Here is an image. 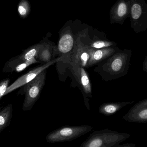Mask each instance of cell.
Listing matches in <instances>:
<instances>
[{
	"instance_id": "1",
	"label": "cell",
	"mask_w": 147,
	"mask_h": 147,
	"mask_svg": "<svg viewBox=\"0 0 147 147\" xmlns=\"http://www.w3.org/2000/svg\"><path fill=\"white\" fill-rule=\"evenodd\" d=\"M132 54L130 49H121L98 64L93 70L105 82L123 77L128 72Z\"/></svg>"
},
{
	"instance_id": "2",
	"label": "cell",
	"mask_w": 147,
	"mask_h": 147,
	"mask_svg": "<svg viewBox=\"0 0 147 147\" xmlns=\"http://www.w3.org/2000/svg\"><path fill=\"white\" fill-rule=\"evenodd\" d=\"M131 136L130 134L121 133L109 129L96 130L90 134L80 147H117Z\"/></svg>"
},
{
	"instance_id": "3",
	"label": "cell",
	"mask_w": 147,
	"mask_h": 147,
	"mask_svg": "<svg viewBox=\"0 0 147 147\" xmlns=\"http://www.w3.org/2000/svg\"><path fill=\"white\" fill-rule=\"evenodd\" d=\"M93 127L88 125L64 126L49 133L46 137L49 143L71 142L91 132Z\"/></svg>"
},
{
	"instance_id": "4",
	"label": "cell",
	"mask_w": 147,
	"mask_h": 147,
	"mask_svg": "<svg viewBox=\"0 0 147 147\" xmlns=\"http://www.w3.org/2000/svg\"><path fill=\"white\" fill-rule=\"evenodd\" d=\"M47 69L41 72L34 79L24 85L23 92L25 99L22 104L24 111H29L40 97L46 79Z\"/></svg>"
},
{
	"instance_id": "5",
	"label": "cell",
	"mask_w": 147,
	"mask_h": 147,
	"mask_svg": "<svg viewBox=\"0 0 147 147\" xmlns=\"http://www.w3.org/2000/svg\"><path fill=\"white\" fill-rule=\"evenodd\" d=\"M70 70L74 82L77 84L84 97V103L90 110V98H92V89L90 80L85 68L73 64H70Z\"/></svg>"
},
{
	"instance_id": "6",
	"label": "cell",
	"mask_w": 147,
	"mask_h": 147,
	"mask_svg": "<svg viewBox=\"0 0 147 147\" xmlns=\"http://www.w3.org/2000/svg\"><path fill=\"white\" fill-rule=\"evenodd\" d=\"M130 4V26L136 33L147 30V3L145 0H129Z\"/></svg>"
},
{
	"instance_id": "7",
	"label": "cell",
	"mask_w": 147,
	"mask_h": 147,
	"mask_svg": "<svg viewBox=\"0 0 147 147\" xmlns=\"http://www.w3.org/2000/svg\"><path fill=\"white\" fill-rule=\"evenodd\" d=\"M62 58H63L62 57H57L55 59L53 60L48 63L43 64L40 66L35 67L34 69L29 71L27 73L22 75V76L17 79L11 85L7 87V91L4 94V96H6L7 94L10 93L13 91L15 90L20 87L24 86V85L34 79L41 72L45 69H48L49 67L51 66L54 64H56L58 61L62 60Z\"/></svg>"
},
{
	"instance_id": "8",
	"label": "cell",
	"mask_w": 147,
	"mask_h": 147,
	"mask_svg": "<svg viewBox=\"0 0 147 147\" xmlns=\"http://www.w3.org/2000/svg\"><path fill=\"white\" fill-rule=\"evenodd\" d=\"M90 58L89 47L81 40L80 36H79L75 41V45L71 55L70 64L82 66L85 69L88 68Z\"/></svg>"
},
{
	"instance_id": "9",
	"label": "cell",
	"mask_w": 147,
	"mask_h": 147,
	"mask_svg": "<svg viewBox=\"0 0 147 147\" xmlns=\"http://www.w3.org/2000/svg\"><path fill=\"white\" fill-rule=\"evenodd\" d=\"M75 41L71 32H65L61 35L57 47L58 57L63 58L59 62L69 64L70 57L73 51Z\"/></svg>"
},
{
	"instance_id": "10",
	"label": "cell",
	"mask_w": 147,
	"mask_h": 147,
	"mask_svg": "<svg viewBox=\"0 0 147 147\" xmlns=\"http://www.w3.org/2000/svg\"><path fill=\"white\" fill-rule=\"evenodd\" d=\"M126 121L136 123H147V98L138 102L123 116Z\"/></svg>"
},
{
	"instance_id": "11",
	"label": "cell",
	"mask_w": 147,
	"mask_h": 147,
	"mask_svg": "<svg viewBox=\"0 0 147 147\" xmlns=\"http://www.w3.org/2000/svg\"><path fill=\"white\" fill-rule=\"evenodd\" d=\"M130 4L129 0H118L111 10V21L123 25L127 17H130Z\"/></svg>"
},
{
	"instance_id": "12",
	"label": "cell",
	"mask_w": 147,
	"mask_h": 147,
	"mask_svg": "<svg viewBox=\"0 0 147 147\" xmlns=\"http://www.w3.org/2000/svg\"><path fill=\"white\" fill-rule=\"evenodd\" d=\"M89 48L90 54V58L88 62V68L96 66L100 62L121 50L116 47H106L102 49H94L89 47Z\"/></svg>"
},
{
	"instance_id": "13",
	"label": "cell",
	"mask_w": 147,
	"mask_h": 147,
	"mask_svg": "<svg viewBox=\"0 0 147 147\" xmlns=\"http://www.w3.org/2000/svg\"><path fill=\"white\" fill-rule=\"evenodd\" d=\"M38 63H39V62L36 59V58L22 62L16 61L12 58L6 63L3 72H20L29 66Z\"/></svg>"
},
{
	"instance_id": "14",
	"label": "cell",
	"mask_w": 147,
	"mask_h": 147,
	"mask_svg": "<svg viewBox=\"0 0 147 147\" xmlns=\"http://www.w3.org/2000/svg\"><path fill=\"white\" fill-rule=\"evenodd\" d=\"M57 55H58L57 47L50 43H46L36 58L39 62L45 64L57 58H56Z\"/></svg>"
},
{
	"instance_id": "15",
	"label": "cell",
	"mask_w": 147,
	"mask_h": 147,
	"mask_svg": "<svg viewBox=\"0 0 147 147\" xmlns=\"http://www.w3.org/2000/svg\"><path fill=\"white\" fill-rule=\"evenodd\" d=\"M134 102V101H132L105 103L100 105L98 109V111L100 114L105 115H112L121 110L123 107L132 104Z\"/></svg>"
},
{
	"instance_id": "16",
	"label": "cell",
	"mask_w": 147,
	"mask_h": 147,
	"mask_svg": "<svg viewBox=\"0 0 147 147\" xmlns=\"http://www.w3.org/2000/svg\"><path fill=\"white\" fill-rule=\"evenodd\" d=\"M46 44V42H43L32 46L24 50L21 54L13 58V59L16 61L20 62L29 60L34 58H36L40 50L44 47Z\"/></svg>"
},
{
	"instance_id": "17",
	"label": "cell",
	"mask_w": 147,
	"mask_h": 147,
	"mask_svg": "<svg viewBox=\"0 0 147 147\" xmlns=\"http://www.w3.org/2000/svg\"><path fill=\"white\" fill-rule=\"evenodd\" d=\"M12 111L13 108L11 104L0 110V133L10 123Z\"/></svg>"
},
{
	"instance_id": "18",
	"label": "cell",
	"mask_w": 147,
	"mask_h": 147,
	"mask_svg": "<svg viewBox=\"0 0 147 147\" xmlns=\"http://www.w3.org/2000/svg\"><path fill=\"white\" fill-rule=\"evenodd\" d=\"M117 44L114 41L105 40H97L92 41L87 45L94 49H102L109 47H115Z\"/></svg>"
},
{
	"instance_id": "19",
	"label": "cell",
	"mask_w": 147,
	"mask_h": 147,
	"mask_svg": "<svg viewBox=\"0 0 147 147\" xmlns=\"http://www.w3.org/2000/svg\"><path fill=\"white\" fill-rule=\"evenodd\" d=\"M18 12L20 16L26 18L29 15L31 10L30 4L27 0H21L18 5Z\"/></svg>"
},
{
	"instance_id": "20",
	"label": "cell",
	"mask_w": 147,
	"mask_h": 147,
	"mask_svg": "<svg viewBox=\"0 0 147 147\" xmlns=\"http://www.w3.org/2000/svg\"><path fill=\"white\" fill-rule=\"evenodd\" d=\"M9 79H5L0 82V99L4 96L7 88L9 86Z\"/></svg>"
},
{
	"instance_id": "21",
	"label": "cell",
	"mask_w": 147,
	"mask_h": 147,
	"mask_svg": "<svg viewBox=\"0 0 147 147\" xmlns=\"http://www.w3.org/2000/svg\"><path fill=\"white\" fill-rule=\"evenodd\" d=\"M142 69L145 72L147 73V56H146L142 64Z\"/></svg>"
},
{
	"instance_id": "22",
	"label": "cell",
	"mask_w": 147,
	"mask_h": 147,
	"mask_svg": "<svg viewBox=\"0 0 147 147\" xmlns=\"http://www.w3.org/2000/svg\"><path fill=\"white\" fill-rule=\"evenodd\" d=\"M136 146L134 143H126L123 145H119L117 147H135Z\"/></svg>"
}]
</instances>
